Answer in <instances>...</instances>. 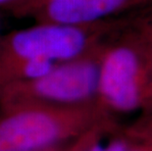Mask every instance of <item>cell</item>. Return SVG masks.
Listing matches in <instances>:
<instances>
[{
	"label": "cell",
	"mask_w": 152,
	"mask_h": 151,
	"mask_svg": "<svg viewBox=\"0 0 152 151\" xmlns=\"http://www.w3.org/2000/svg\"><path fill=\"white\" fill-rule=\"evenodd\" d=\"M132 139L126 128L117 126L105 131L87 151H127Z\"/></svg>",
	"instance_id": "cell-7"
},
{
	"label": "cell",
	"mask_w": 152,
	"mask_h": 151,
	"mask_svg": "<svg viewBox=\"0 0 152 151\" xmlns=\"http://www.w3.org/2000/svg\"><path fill=\"white\" fill-rule=\"evenodd\" d=\"M126 130L132 139L152 146V112L140 115L132 125L126 127Z\"/></svg>",
	"instance_id": "cell-9"
},
{
	"label": "cell",
	"mask_w": 152,
	"mask_h": 151,
	"mask_svg": "<svg viewBox=\"0 0 152 151\" xmlns=\"http://www.w3.org/2000/svg\"><path fill=\"white\" fill-rule=\"evenodd\" d=\"M129 16L90 26L33 22L0 35V92L49 70L55 64L83 55L114 34Z\"/></svg>",
	"instance_id": "cell-1"
},
{
	"label": "cell",
	"mask_w": 152,
	"mask_h": 151,
	"mask_svg": "<svg viewBox=\"0 0 152 151\" xmlns=\"http://www.w3.org/2000/svg\"><path fill=\"white\" fill-rule=\"evenodd\" d=\"M3 34V28H2V20H1V14H0V35Z\"/></svg>",
	"instance_id": "cell-12"
},
{
	"label": "cell",
	"mask_w": 152,
	"mask_h": 151,
	"mask_svg": "<svg viewBox=\"0 0 152 151\" xmlns=\"http://www.w3.org/2000/svg\"><path fill=\"white\" fill-rule=\"evenodd\" d=\"M127 151H152V146L144 142H141V141L132 139Z\"/></svg>",
	"instance_id": "cell-11"
},
{
	"label": "cell",
	"mask_w": 152,
	"mask_h": 151,
	"mask_svg": "<svg viewBox=\"0 0 152 151\" xmlns=\"http://www.w3.org/2000/svg\"><path fill=\"white\" fill-rule=\"evenodd\" d=\"M105 41L83 55L55 64L41 75L2 90L0 106H75L95 102L100 58Z\"/></svg>",
	"instance_id": "cell-4"
},
{
	"label": "cell",
	"mask_w": 152,
	"mask_h": 151,
	"mask_svg": "<svg viewBox=\"0 0 152 151\" xmlns=\"http://www.w3.org/2000/svg\"><path fill=\"white\" fill-rule=\"evenodd\" d=\"M118 124L117 119H111L87 131L86 133L80 134L76 139L37 151H87L89 147L94 143V141L97 140L105 131L116 127Z\"/></svg>",
	"instance_id": "cell-6"
},
{
	"label": "cell",
	"mask_w": 152,
	"mask_h": 151,
	"mask_svg": "<svg viewBox=\"0 0 152 151\" xmlns=\"http://www.w3.org/2000/svg\"><path fill=\"white\" fill-rule=\"evenodd\" d=\"M152 0H31L16 16L68 26L104 23L148 7Z\"/></svg>",
	"instance_id": "cell-5"
},
{
	"label": "cell",
	"mask_w": 152,
	"mask_h": 151,
	"mask_svg": "<svg viewBox=\"0 0 152 151\" xmlns=\"http://www.w3.org/2000/svg\"><path fill=\"white\" fill-rule=\"evenodd\" d=\"M31 0H0V14L8 12L13 16H17Z\"/></svg>",
	"instance_id": "cell-10"
},
{
	"label": "cell",
	"mask_w": 152,
	"mask_h": 151,
	"mask_svg": "<svg viewBox=\"0 0 152 151\" xmlns=\"http://www.w3.org/2000/svg\"><path fill=\"white\" fill-rule=\"evenodd\" d=\"M131 23L152 52V4L134 13Z\"/></svg>",
	"instance_id": "cell-8"
},
{
	"label": "cell",
	"mask_w": 152,
	"mask_h": 151,
	"mask_svg": "<svg viewBox=\"0 0 152 151\" xmlns=\"http://www.w3.org/2000/svg\"><path fill=\"white\" fill-rule=\"evenodd\" d=\"M132 15L106 39L100 58L96 101L116 118L152 112V52Z\"/></svg>",
	"instance_id": "cell-2"
},
{
	"label": "cell",
	"mask_w": 152,
	"mask_h": 151,
	"mask_svg": "<svg viewBox=\"0 0 152 151\" xmlns=\"http://www.w3.org/2000/svg\"><path fill=\"white\" fill-rule=\"evenodd\" d=\"M118 119L97 101L75 106H0V151H37L76 139L98 125Z\"/></svg>",
	"instance_id": "cell-3"
}]
</instances>
